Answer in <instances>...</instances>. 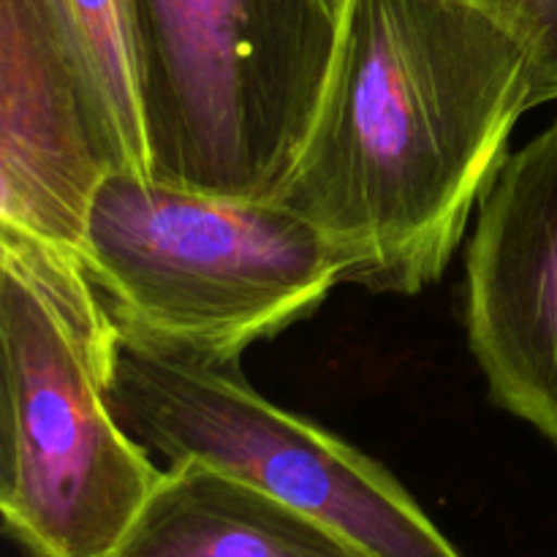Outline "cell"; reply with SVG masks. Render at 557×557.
<instances>
[{"mask_svg":"<svg viewBox=\"0 0 557 557\" xmlns=\"http://www.w3.org/2000/svg\"><path fill=\"white\" fill-rule=\"evenodd\" d=\"M531 0H341L308 134L275 199L346 261V283L424 292L531 109Z\"/></svg>","mask_w":557,"mask_h":557,"instance_id":"cell-1","label":"cell"},{"mask_svg":"<svg viewBox=\"0 0 557 557\" xmlns=\"http://www.w3.org/2000/svg\"><path fill=\"white\" fill-rule=\"evenodd\" d=\"M117 351L79 253L0 226V515L25 557H112L161 482L112 408Z\"/></svg>","mask_w":557,"mask_h":557,"instance_id":"cell-2","label":"cell"},{"mask_svg":"<svg viewBox=\"0 0 557 557\" xmlns=\"http://www.w3.org/2000/svg\"><path fill=\"white\" fill-rule=\"evenodd\" d=\"M76 253L123 335L215 364H239L346 283L335 245L277 199L134 172L98 183Z\"/></svg>","mask_w":557,"mask_h":557,"instance_id":"cell-3","label":"cell"},{"mask_svg":"<svg viewBox=\"0 0 557 557\" xmlns=\"http://www.w3.org/2000/svg\"><path fill=\"white\" fill-rule=\"evenodd\" d=\"M341 0H134L156 183L275 199L315 112Z\"/></svg>","mask_w":557,"mask_h":557,"instance_id":"cell-4","label":"cell"},{"mask_svg":"<svg viewBox=\"0 0 557 557\" xmlns=\"http://www.w3.org/2000/svg\"><path fill=\"white\" fill-rule=\"evenodd\" d=\"M112 408L150 455L201 460L243 479L370 557H462L381 462L267 400L239 364L163 351L120 332Z\"/></svg>","mask_w":557,"mask_h":557,"instance_id":"cell-5","label":"cell"},{"mask_svg":"<svg viewBox=\"0 0 557 557\" xmlns=\"http://www.w3.org/2000/svg\"><path fill=\"white\" fill-rule=\"evenodd\" d=\"M466 326L493 400L557 444V120L509 152L479 205Z\"/></svg>","mask_w":557,"mask_h":557,"instance_id":"cell-6","label":"cell"},{"mask_svg":"<svg viewBox=\"0 0 557 557\" xmlns=\"http://www.w3.org/2000/svg\"><path fill=\"white\" fill-rule=\"evenodd\" d=\"M112 147L44 0H0V226L76 250Z\"/></svg>","mask_w":557,"mask_h":557,"instance_id":"cell-7","label":"cell"},{"mask_svg":"<svg viewBox=\"0 0 557 557\" xmlns=\"http://www.w3.org/2000/svg\"><path fill=\"white\" fill-rule=\"evenodd\" d=\"M112 557H370L305 511L201 460H174Z\"/></svg>","mask_w":557,"mask_h":557,"instance_id":"cell-8","label":"cell"},{"mask_svg":"<svg viewBox=\"0 0 557 557\" xmlns=\"http://www.w3.org/2000/svg\"><path fill=\"white\" fill-rule=\"evenodd\" d=\"M79 60L112 147L114 172L150 177L134 47V0H44Z\"/></svg>","mask_w":557,"mask_h":557,"instance_id":"cell-9","label":"cell"},{"mask_svg":"<svg viewBox=\"0 0 557 557\" xmlns=\"http://www.w3.org/2000/svg\"><path fill=\"white\" fill-rule=\"evenodd\" d=\"M536 25V65H533L531 109L557 101V0H531Z\"/></svg>","mask_w":557,"mask_h":557,"instance_id":"cell-10","label":"cell"}]
</instances>
